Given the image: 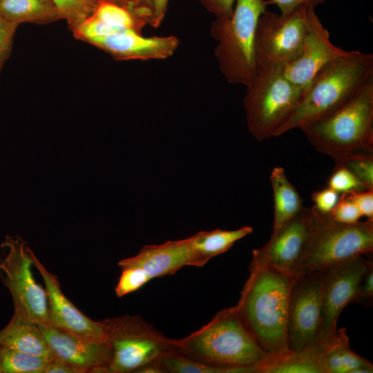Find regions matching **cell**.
<instances>
[{
    "label": "cell",
    "mask_w": 373,
    "mask_h": 373,
    "mask_svg": "<svg viewBox=\"0 0 373 373\" xmlns=\"http://www.w3.org/2000/svg\"><path fill=\"white\" fill-rule=\"evenodd\" d=\"M373 78V55L347 50L326 63L304 89L297 106L275 137L302 128L332 113Z\"/></svg>",
    "instance_id": "7a4b0ae2"
},
{
    "label": "cell",
    "mask_w": 373,
    "mask_h": 373,
    "mask_svg": "<svg viewBox=\"0 0 373 373\" xmlns=\"http://www.w3.org/2000/svg\"><path fill=\"white\" fill-rule=\"evenodd\" d=\"M173 345L177 352L222 373H255L268 354L247 329L236 306L220 311L187 336L173 339Z\"/></svg>",
    "instance_id": "3957f363"
},
{
    "label": "cell",
    "mask_w": 373,
    "mask_h": 373,
    "mask_svg": "<svg viewBox=\"0 0 373 373\" xmlns=\"http://www.w3.org/2000/svg\"><path fill=\"white\" fill-rule=\"evenodd\" d=\"M1 247L6 253L0 259V279L12 296L14 313L37 324L49 323L46 289L32 272V251L19 236H6Z\"/></svg>",
    "instance_id": "9c48e42d"
},
{
    "label": "cell",
    "mask_w": 373,
    "mask_h": 373,
    "mask_svg": "<svg viewBox=\"0 0 373 373\" xmlns=\"http://www.w3.org/2000/svg\"><path fill=\"white\" fill-rule=\"evenodd\" d=\"M155 362L160 373H222L220 369L192 359L175 350L164 353Z\"/></svg>",
    "instance_id": "4316f807"
},
{
    "label": "cell",
    "mask_w": 373,
    "mask_h": 373,
    "mask_svg": "<svg viewBox=\"0 0 373 373\" xmlns=\"http://www.w3.org/2000/svg\"><path fill=\"white\" fill-rule=\"evenodd\" d=\"M255 373H327L323 348L313 344L298 351L267 354L256 365Z\"/></svg>",
    "instance_id": "d6986e66"
},
{
    "label": "cell",
    "mask_w": 373,
    "mask_h": 373,
    "mask_svg": "<svg viewBox=\"0 0 373 373\" xmlns=\"http://www.w3.org/2000/svg\"><path fill=\"white\" fill-rule=\"evenodd\" d=\"M372 262L359 256L325 271L321 290V315L318 344L322 347L336 336L337 321L352 301L365 272Z\"/></svg>",
    "instance_id": "8fae6325"
},
{
    "label": "cell",
    "mask_w": 373,
    "mask_h": 373,
    "mask_svg": "<svg viewBox=\"0 0 373 373\" xmlns=\"http://www.w3.org/2000/svg\"><path fill=\"white\" fill-rule=\"evenodd\" d=\"M327 186L339 193L365 189L362 183L350 170L340 165H335L328 179Z\"/></svg>",
    "instance_id": "4dcf8cb0"
},
{
    "label": "cell",
    "mask_w": 373,
    "mask_h": 373,
    "mask_svg": "<svg viewBox=\"0 0 373 373\" xmlns=\"http://www.w3.org/2000/svg\"><path fill=\"white\" fill-rule=\"evenodd\" d=\"M336 165L350 170L365 189H373V153L358 154L337 159Z\"/></svg>",
    "instance_id": "f1b7e54d"
},
{
    "label": "cell",
    "mask_w": 373,
    "mask_h": 373,
    "mask_svg": "<svg viewBox=\"0 0 373 373\" xmlns=\"http://www.w3.org/2000/svg\"><path fill=\"white\" fill-rule=\"evenodd\" d=\"M310 227L303 250L295 264L292 277L325 271L337 264L373 251V219L354 224L334 220L313 207Z\"/></svg>",
    "instance_id": "5b68a950"
},
{
    "label": "cell",
    "mask_w": 373,
    "mask_h": 373,
    "mask_svg": "<svg viewBox=\"0 0 373 373\" xmlns=\"http://www.w3.org/2000/svg\"><path fill=\"white\" fill-rule=\"evenodd\" d=\"M327 373H372L373 365L350 347L346 329H338L334 338L323 347Z\"/></svg>",
    "instance_id": "7402d4cb"
},
{
    "label": "cell",
    "mask_w": 373,
    "mask_h": 373,
    "mask_svg": "<svg viewBox=\"0 0 373 373\" xmlns=\"http://www.w3.org/2000/svg\"><path fill=\"white\" fill-rule=\"evenodd\" d=\"M285 64H257L243 99L247 128L258 141L275 137L297 106L304 88L285 75Z\"/></svg>",
    "instance_id": "8992f818"
},
{
    "label": "cell",
    "mask_w": 373,
    "mask_h": 373,
    "mask_svg": "<svg viewBox=\"0 0 373 373\" xmlns=\"http://www.w3.org/2000/svg\"><path fill=\"white\" fill-rule=\"evenodd\" d=\"M300 129L318 152L334 160L373 153V78L343 106Z\"/></svg>",
    "instance_id": "277c9868"
},
{
    "label": "cell",
    "mask_w": 373,
    "mask_h": 373,
    "mask_svg": "<svg viewBox=\"0 0 373 373\" xmlns=\"http://www.w3.org/2000/svg\"><path fill=\"white\" fill-rule=\"evenodd\" d=\"M0 16L19 25L59 20L52 0H0Z\"/></svg>",
    "instance_id": "cb8c5ba5"
},
{
    "label": "cell",
    "mask_w": 373,
    "mask_h": 373,
    "mask_svg": "<svg viewBox=\"0 0 373 373\" xmlns=\"http://www.w3.org/2000/svg\"><path fill=\"white\" fill-rule=\"evenodd\" d=\"M169 0H153V14L149 26L157 28L162 23L167 9Z\"/></svg>",
    "instance_id": "f35d334b"
},
{
    "label": "cell",
    "mask_w": 373,
    "mask_h": 373,
    "mask_svg": "<svg viewBox=\"0 0 373 373\" xmlns=\"http://www.w3.org/2000/svg\"><path fill=\"white\" fill-rule=\"evenodd\" d=\"M107 2L113 3L117 5H119L121 6H123L126 8V0H106Z\"/></svg>",
    "instance_id": "60d3db41"
},
{
    "label": "cell",
    "mask_w": 373,
    "mask_h": 373,
    "mask_svg": "<svg viewBox=\"0 0 373 373\" xmlns=\"http://www.w3.org/2000/svg\"><path fill=\"white\" fill-rule=\"evenodd\" d=\"M18 26L0 16V58L5 61L11 53L14 35Z\"/></svg>",
    "instance_id": "e575fe53"
},
{
    "label": "cell",
    "mask_w": 373,
    "mask_h": 373,
    "mask_svg": "<svg viewBox=\"0 0 373 373\" xmlns=\"http://www.w3.org/2000/svg\"><path fill=\"white\" fill-rule=\"evenodd\" d=\"M175 36L144 37L134 30H124L98 39L90 44L116 60L164 59L173 55L179 46Z\"/></svg>",
    "instance_id": "e0dca14e"
},
{
    "label": "cell",
    "mask_w": 373,
    "mask_h": 373,
    "mask_svg": "<svg viewBox=\"0 0 373 373\" xmlns=\"http://www.w3.org/2000/svg\"><path fill=\"white\" fill-rule=\"evenodd\" d=\"M329 214L334 220L344 224L358 222L363 217L357 206L345 193L341 194L336 206Z\"/></svg>",
    "instance_id": "1f68e13d"
},
{
    "label": "cell",
    "mask_w": 373,
    "mask_h": 373,
    "mask_svg": "<svg viewBox=\"0 0 373 373\" xmlns=\"http://www.w3.org/2000/svg\"><path fill=\"white\" fill-rule=\"evenodd\" d=\"M151 280L146 273L140 267H122V273L115 288V294L117 297L121 298L138 290Z\"/></svg>",
    "instance_id": "f546056e"
},
{
    "label": "cell",
    "mask_w": 373,
    "mask_h": 373,
    "mask_svg": "<svg viewBox=\"0 0 373 373\" xmlns=\"http://www.w3.org/2000/svg\"><path fill=\"white\" fill-rule=\"evenodd\" d=\"M192 264L193 249L191 237H189L145 245L137 255L121 260L118 266L140 267L153 279L172 275L183 267L192 266Z\"/></svg>",
    "instance_id": "ac0fdd59"
},
{
    "label": "cell",
    "mask_w": 373,
    "mask_h": 373,
    "mask_svg": "<svg viewBox=\"0 0 373 373\" xmlns=\"http://www.w3.org/2000/svg\"><path fill=\"white\" fill-rule=\"evenodd\" d=\"M59 19H65L71 30L97 10L99 0H52Z\"/></svg>",
    "instance_id": "83f0119b"
},
{
    "label": "cell",
    "mask_w": 373,
    "mask_h": 373,
    "mask_svg": "<svg viewBox=\"0 0 373 373\" xmlns=\"http://www.w3.org/2000/svg\"><path fill=\"white\" fill-rule=\"evenodd\" d=\"M339 193L326 187L316 191L312 194V200L314 202V208L320 213L329 214L339 200Z\"/></svg>",
    "instance_id": "836d02e7"
},
{
    "label": "cell",
    "mask_w": 373,
    "mask_h": 373,
    "mask_svg": "<svg viewBox=\"0 0 373 373\" xmlns=\"http://www.w3.org/2000/svg\"><path fill=\"white\" fill-rule=\"evenodd\" d=\"M53 357L77 373L107 372L110 346L79 337L49 323L37 324Z\"/></svg>",
    "instance_id": "9a60e30c"
},
{
    "label": "cell",
    "mask_w": 373,
    "mask_h": 373,
    "mask_svg": "<svg viewBox=\"0 0 373 373\" xmlns=\"http://www.w3.org/2000/svg\"><path fill=\"white\" fill-rule=\"evenodd\" d=\"M33 266L43 278L48 306L49 324L95 342L108 341L102 321H95L79 310L64 294L57 276L50 273L32 253Z\"/></svg>",
    "instance_id": "5bb4252c"
},
{
    "label": "cell",
    "mask_w": 373,
    "mask_h": 373,
    "mask_svg": "<svg viewBox=\"0 0 373 373\" xmlns=\"http://www.w3.org/2000/svg\"><path fill=\"white\" fill-rule=\"evenodd\" d=\"M0 346L49 359L53 358L38 325L15 313L0 331Z\"/></svg>",
    "instance_id": "ffe728a7"
},
{
    "label": "cell",
    "mask_w": 373,
    "mask_h": 373,
    "mask_svg": "<svg viewBox=\"0 0 373 373\" xmlns=\"http://www.w3.org/2000/svg\"><path fill=\"white\" fill-rule=\"evenodd\" d=\"M309 7L300 6L287 15L267 9L261 15L254 41L256 64H286L299 56L308 29Z\"/></svg>",
    "instance_id": "30bf717a"
},
{
    "label": "cell",
    "mask_w": 373,
    "mask_h": 373,
    "mask_svg": "<svg viewBox=\"0 0 373 373\" xmlns=\"http://www.w3.org/2000/svg\"><path fill=\"white\" fill-rule=\"evenodd\" d=\"M249 276L236 309L245 325L268 354L289 350L287 318L293 277L274 268L250 263Z\"/></svg>",
    "instance_id": "6da1fadb"
},
{
    "label": "cell",
    "mask_w": 373,
    "mask_h": 373,
    "mask_svg": "<svg viewBox=\"0 0 373 373\" xmlns=\"http://www.w3.org/2000/svg\"><path fill=\"white\" fill-rule=\"evenodd\" d=\"M360 210L362 216L373 219V189L345 193Z\"/></svg>",
    "instance_id": "d590c367"
},
{
    "label": "cell",
    "mask_w": 373,
    "mask_h": 373,
    "mask_svg": "<svg viewBox=\"0 0 373 373\" xmlns=\"http://www.w3.org/2000/svg\"><path fill=\"white\" fill-rule=\"evenodd\" d=\"M269 5V0H236L231 17L212 23L211 35L218 41L214 55L228 83L246 86L254 75L257 23Z\"/></svg>",
    "instance_id": "52a82bcc"
},
{
    "label": "cell",
    "mask_w": 373,
    "mask_h": 373,
    "mask_svg": "<svg viewBox=\"0 0 373 373\" xmlns=\"http://www.w3.org/2000/svg\"><path fill=\"white\" fill-rule=\"evenodd\" d=\"M49 360L0 346V373H43Z\"/></svg>",
    "instance_id": "d4e9b609"
},
{
    "label": "cell",
    "mask_w": 373,
    "mask_h": 373,
    "mask_svg": "<svg viewBox=\"0 0 373 373\" xmlns=\"http://www.w3.org/2000/svg\"><path fill=\"white\" fill-rule=\"evenodd\" d=\"M308 29L299 56L285 65V76L304 89L326 63L345 55L347 50L334 45L315 8L307 10Z\"/></svg>",
    "instance_id": "2e32d148"
},
{
    "label": "cell",
    "mask_w": 373,
    "mask_h": 373,
    "mask_svg": "<svg viewBox=\"0 0 373 373\" xmlns=\"http://www.w3.org/2000/svg\"><path fill=\"white\" fill-rule=\"evenodd\" d=\"M100 3L103 1H106V0H99Z\"/></svg>",
    "instance_id": "7bdbcfd3"
},
{
    "label": "cell",
    "mask_w": 373,
    "mask_h": 373,
    "mask_svg": "<svg viewBox=\"0 0 373 373\" xmlns=\"http://www.w3.org/2000/svg\"><path fill=\"white\" fill-rule=\"evenodd\" d=\"M270 4L276 6L280 11V14L287 15L296 8L307 6L316 8L318 6L324 3L325 0H269Z\"/></svg>",
    "instance_id": "74e56055"
},
{
    "label": "cell",
    "mask_w": 373,
    "mask_h": 373,
    "mask_svg": "<svg viewBox=\"0 0 373 373\" xmlns=\"http://www.w3.org/2000/svg\"><path fill=\"white\" fill-rule=\"evenodd\" d=\"M274 200L273 230L294 218L303 208V200L295 186L286 177L283 167H274L270 175Z\"/></svg>",
    "instance_id": "603a6c76"
},
{
    "label": "cell",
    "mask_w": 373,
    "mask_h": 373,
    "mask_svg": "<svg viewBox=\"0 0 373 373\" xmlns=\"http://www.w3.org/2000/svg\"><path fill=\"white\" fill-rule=\"evenodd\" d=\"M252 227L244 226L234 230L202 231L190 236L193 249V267H203L212 258L229 250L235 242L251 234Z\"/></svg>",
    "instance_id": "44dd1931"
},
{
    "label": "cell",
    "mask_w": 373,
    "mask_h": 373,
    "mask_svg": "<svg viewBox=\"0 0 373 373\" xmlns=\"http://www.w3.org/2000/svg\"><path fill=\"white\" fill-rule=\"evenodd\" d=\"M93 15L111 26L132 29L139 32H142L146 25L127 8L107 1L99 3Z\"/></svg>",
    "instance_id": "484cf974"
},
{
    "label": "cell",
    "mask_w": 373,
    "mask_h": 373,
    "mask_svg": "<svg viewBox=\"0 0 373 373\" xmlns=\"http://www.w3.org/2000/svg\"><path fill=\"white\" fill-rule=\"evenodd\" d=\"M5 62V60H3V59L0 58V71L3 67V65Z\"/></svg>",
    "instance_id": "b9f144b4"
},
{
    "label": "cell",
    "mask_w": 373,
    "mask_h": 373,
    "mask_svg": "<svg viewBox=\"0 0 373 373\" xmlns=\"http://www.w3.org/2000/svg\"><path fill=\"white\" fill-rule=\"evenodd\" d=\"M207 11L216 19H227L233 12L236 0H199Z\"/></svg>",
    "instance_id": "8d00e7d4"
},
{
    "label": "cell",
    "mask_w": 373,
    "mask_h": 373,
    "mask_svg": "<svg viewBox=\"0 0 373 373\" xmlns=\"http://www.w3.org/2000/svg\"><path fill=\"white\" fill-rule=\"evenodd\" d=\"M43 373H77V372L61 360L53 357L48 361Z\"/></svg>",
    "instance_id": "ab89813d"
},
{
    "label": "cell",
    "mask_w": 373,
    "mask_h": 373,
    "mask_svg": "<svg viewBox=\"0 0 373 373\" xmlns=\"http://www.w3.org/2000/svg\"><path fill=\"white\" fill-rule=\"evenodd\" d=\"M310 220L311 209L303 207L294 218L273 230L266 244L253 250L251 263L270 267L291 276L306 243Z\"/></svg>",
    "instance_id": "4fadbf2b"
},
{
    "label": "cell",
    "mask_w": 373,
    "mask_h": 373,
    "mask_svg": "<svg viewBox=\"0 0 373 373\" xmlns=\"http://www.w3.org/2000/svg\"><path fill=\"white\" fill-rule=\"evenodd\" d=\"M325 271L293 277L287 318V343L290 350L298 351L318 344Z\"/></svg>",
    "instance_id": "7c38bea8"
},
{
    "label": "cell",
    "mask_w": 373,
    "mask_h": 373,
    "mask_svg": "<svg viewBox=\"0 0 373 373\" xmlns=\"http://www.w3.org/2000/svg\"><path fill=\"white\" fill-rule=\"evenodd\" d=\"M105 326L111 355L107 372H135L175 350L169 338L137 315H123L102 321Z\"/></svg>",
    "instance_id": "ba28073f"
},
{
    "label": "cell",
    "mask_w": 373,
    "mask_h": 373,
    "mask_svg": "<svg viewBox=\"0 0 373 373\" xmlns=\"http://www.w3.org/2000/svg\"><path fill=\"white\" fill-rule=\"evenodd\" d=\"M373 300V262L365 272L358 286L356 294L352 301L370 307Z\"/></svg>",
    "instance_id": "d6a6232c"
}]
</instances>
